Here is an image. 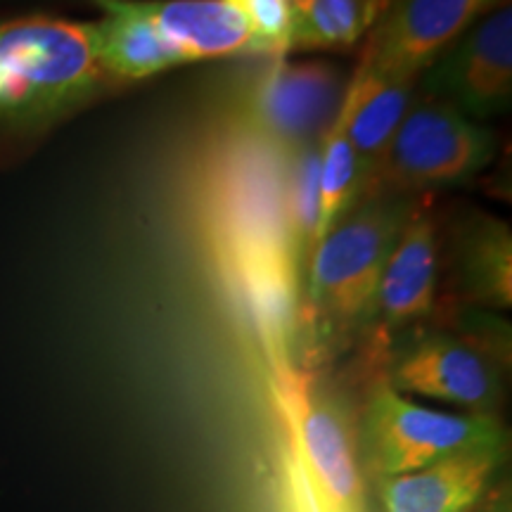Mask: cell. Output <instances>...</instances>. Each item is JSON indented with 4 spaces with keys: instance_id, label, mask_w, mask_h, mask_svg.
Returning a JSON list of instances; mask_svg holds the SVG:
<instances>
[{
    "instance_id": "obj_1",
    "label": "cell",
    "mask_w": 512,
    "mask_h": 512,
    "mask_svg": "<svg viewBox=\"0 0 512 512\" xmlns=\"http://www.w3.org/2000/svg\"><path fill=\"white\" fill-rule=\"evenodd\" d=\"M98 27L55 17L0 22V121L48 124L105 83Z\"/></svg>"
},
{
    "instance_id": "obj_2",
    "label": "cell",
    "mask_w": 512,
    "mask_h": 512,
    "mask_svg": "<svg viewBox=\"0 0 512 512\" xmlns=\"http://www.w3.org/2000/svg\"><path fill=\"white\" fill-rule=\"evenodd\" d=\"M207 223L221 264L285 259L299 266L287 221L285 152L240 133L209 166Z\"/></svg>"
},
{
    "instance_id": "obj_3",
    "label": "cell",
    "mask_w": 512,
    "mask_h": 512,
    "mask_svg": "<svg viewBox=\"0 0 512 512\" xmlns=\"http://www.w3.org/2000/svg\"><path fill=\"white\" fill-rule=\"evenodd\" d=\"M413 204L387 192L342 216L311 249L309 299L339 323L366 316L382 268L411 219Z\"/></svg>"
},
{
    "instance_id": "obj_4",
    "label": "cell",
    "mask_w": 512,
    "mask_h": 512,
    "mask_svg": "<svg viewBox=\"0 0 512 512\" xmlns=\"http://www.w3.org/2000/svg\"><path fill=\"white\" fill-rule=\"evenodd\" d=\"M496 155L491 131L427 95L396 128L373 183L382 192H415L477 176Z\"/></svg>"
},
{
    "instance_id": "obj_5",
    "label": "cell",
    "mask_w": 512,
    "mask_h": 512,
    "mask_svg": "<svg viewBox=\"0 0 512 512\" xmlns=\"http://www.w3.org/2000/svg\"><path fill=\"white\" fill-rule=\"evenodd\" d=\"M366 451L375 475L396 477L465 451H503V427L491 415L420 406L387 384L366 411Z\"/></svg>"
},
{
    "instance_id": "obj_6",
    "label": "cell",
    "mask_w": 512,
    "mask_h": 512,
    "mask_svg": "<svg viewBox=\"0 0 512 512\" xmlns=\"http://www.w3.org/2000/svg\"><path fill=\"white\" fill-rule=\"evenodd\" d=\"M344 95V76L332 64L275 60L245 98L247 131L280 152L318 145Z\"/></svg>"
},
{
    "instance_id": "obj_7",
    "label": "cell",
    "mask_w": 512,
    "mask_h": 512,
    "mask_svg": "<svg viewBox=\"0 0 512 512\" xmlns=\"http://www.w3.org/2000/svg\"><path fill=\"white\" fill-rule=\"evenodd\" d=\"M280 403L292 432L294 458L320 512H368L354 448L335 403L313 392L294 370L278 373Z\"/></svg>"
},
{
    "instance_id": "obj_8",
    "label": "cell",
    "mask_w": 512,
    "mask_h": 512,
    "mask_svg": "<svg viewBox=\"0 0 512 512\" xmlns=\"http://www.w3.org/2000/svg\"><path fill=\"white\" fill-rule=\"evenodd\" d=\"M422 79L434 100L470 119H489L512 102V10L498 8L439 55Z\"/></svg>"
},
{
    "instance_id": "obj_9",
    "label": "cell",
    "mask_w": 512,
    "mask_h": 512,
    "mask_svg": "<svg viewBox=\"0 0 512 512\" xmlns=\"http://www.w3.org/2000/svg\"><path fill=\"white\" fill-rule=\"evenodd\" d=\"M479 17V0H392L366 53L377 74L418 79Z\"/></svg>"
},
{
    "instance_id": "obj_10",
    "label": "cell",
    "mask_w": 512,
    "mask_h": 512,
    "mask_svg": "<svg viewBox=\"0 0 512 512\" xmlns=\"http://www.w3.org/2000/svg\"><path fill=\"white\" fill-rule=\"evenodd\" d=\"M389 387L484 413L498 396V377L484 354L470 344L427 337L394 363Z\"/></svg>"
},
{
    "instance_id": "obj_11",
    "label": "cell",
    "mask_w": 512,
    "mask_h": 512,
    "mask_svg": "<svg viewBox=\"0 0 512 512\" xmlns=\"http://www.w3.org/2000/svg\"><path fill=\"white\" fill-rule=\"evenodd\" d=\"M437 280V226L430 211L415 207L382 268L368 313H375L389 330L411 325L432 311Z\"/></svg>"
},
{
    "instance_id": "obj_12",
    "label": "cell",
    "mask_w": 512,
    "mask_h": 512,
    "mask_svg": "<svg viewBox=\"0 0 512 512\" xmlns=\"http://www.w3.org/2000/svg\"><path fill=\"white\" fill-rule=\"evenodd\" d=\"M503 451H465L380 479L384 512H467L484 494Z\"/></svg>"
},
{
    "instance_id": "obj_13",
    "label": "cell",
    "mask_w": 512,
    "mask_h": 512,
    "mask_svg": "<svg viewBox=\"0 0 512 512\" xmlns=\"http://www.w3.org/2000/svg\"><path fill=\"white\" fill-rule=\"evenodd\" d=\"M415 81L418 79L377 74L363 62L347 86L339 114L368 183L373 181L401 119L411 110Z\"/></svg>"
},
{
    "instance_id": "obj_14",
    "label": "cell",
    "mask_w": 512,
    "mask_h": 512,
    "mask_svg": "<svg viewBox=\"0 0 512 512\" xmlns=\"http://www.w3.org/2000/svg\"><path fill=\"white\" fill-rule=\"evenodd\" d=\"M185 62L256 53L245 19L226 0H140Z\"/></svg>"
},
{
    "instance_id": "obj_15",
    "label": "cell",
    "mask_w": 512,
    "mask_h": 512,
    "mask_svg": "<svg viewBox=\"0 0 512 512\" xmlns=\"http://www.w3.org/2000/svg\"><path fill=\"white\" fill-rule=\"evenodd\" d=\"M107 10L98 27V53L107 76L126 81L147 79L185 64L174 43L145 15L140 0H98Z\"/></svg>"
},
{
    "instance_id": "obj_16",
    "label": "cell",
    "mask_w": 512,
    "mask_h": 512,
    "mask_svg": "<svg viewBox=\"0 0 512 512\" xmlns=\"http://www.w3.org/2000/svg\"><path fill=\"white\" fill-rule=\"evenodd\" d=\"M384 0H287V50L349 48L380 19Z\"/></svg>"
},
{
    "instance_id": "obj_17",
    "label": "cell",
    "mask_w": 512,
    "mask_h": 512,
    "mask_svg": "<svg viewBox=\"0 0 512 512\" xmlns=\"http://www.w3.org/2000/svg\"><path fill=\"white\" fill-rule=\"evenodd\" d=\"M368 188L366 171L358 162L354 145L347 136L342 114L320 140V171H318V221L313 230L311 249L323 240V235L356 207V200Z\"/></svg>"
},
{
    "instance_id": "obj_18",
    "label": "cell",
    "mask_w": 512,
    "mask_h": 512,
    "mask_svg": "<svg viewBox=\"0 0 512 512\" xmlns=\"http://www.w3.org/2000/svg\"><path fill=\"white\" fill-rule=\"evenodd\" d=\"M460 275L479 299L510 306L512 238L510 228L496 219H482L465 233L458 252Z\"/></svg>"
},
{
    "instance_id": "obj_19",
    "label": "cell",
    "mask_w": 512,
    "mask_h": 512,
    "mask_svg": "<svg viewBox=\"0 0 512 512\" xmlns=\"http://www.w3.org/2000/svg\"><path fill=\"white\" fill-rule=\"evenodd\" d=\"M318 171L320 143L297 152H285L287 221H290V238L299 264L306 254H311L313 230L318 221Z\"/></svg>"
},
{
    "instance_id": "obj_20",
    "label": "cell",
    "mask_w": 512,
    "mask_h": 512,
    "mask_svg": "<svg viewBox=\"0 0 512 512\" xmlns=\"http://www.w3.org/2000/svg\"><path fill=\"white\" fill-rule=\"evenodd\" d=\"M245 19L256 53H287L290 15L287 0H226Z\"/></svg>"
},
{
    "instance_id": "obj_21",
    "label": "cell",
    "mask_w": 512,
    "mask_h": 512,
    "mask_svg": "<svg viewBox=\"0 0 512 512\" xmlns=\"http://www.w3.org/2000/svg\"><path fill=\"white\" fill-rule=\"evenodd\" d=\"M510 0H479V17L482 15H489V12H494L498 8H508Z\"/></svg>"
}]
</instances>
